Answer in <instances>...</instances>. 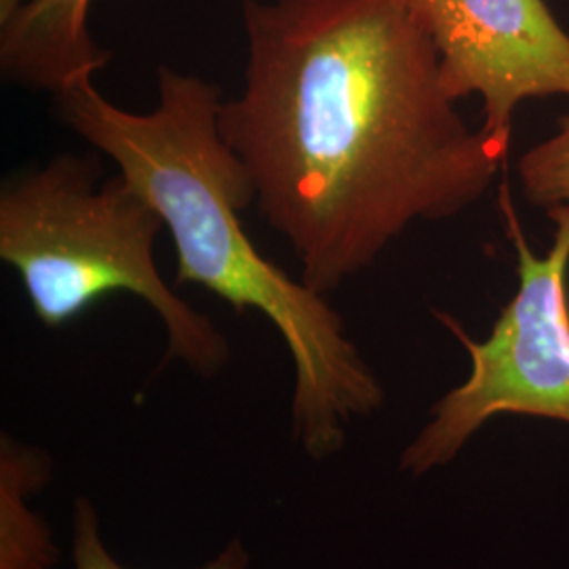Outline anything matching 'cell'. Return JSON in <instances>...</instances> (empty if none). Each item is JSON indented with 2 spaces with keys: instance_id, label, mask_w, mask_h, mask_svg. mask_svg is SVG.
Masks as SVG:
<instances>
[{
  "instance_id": "6da1fadb",
  "label": "cell",
  "mask_w": 569,
  "mask_h": 569,
  "mask_svg": "<svg viewBox=\"0 0 569 569\" xmlns=\"http://www.w3.org/2000/svg\"><path fill=\"white\" fill-rule=\"evenodd\" d=\"M243 91L220 131L256 204L329 293L416 222L488 194L507 161L441 84L407 0H243Z\"/></svg>"
},
{
  "instance_id": "7a4b0ae2",
  "label": "cell",
  "mask_w": 569,
  "mask_h": 569,
  "mask_svg": "<svg viewBox=\"0 0 569 569\" xmlns=\"http://www.w3.org/2000/svg\"><path fill=\"white\" fill-rule=\"evenodd\" d=\"M157 84L159 103L142 114L110 102L89 77L56 96L58 114L159 211L178 253L176 283L204 287L237 315L258 310L281 333L296 371L293 441L326 460L357 418L382 407L385 388L326 296L249 239L243 213L256 188L220 131V89L169 66Z\"/></svg>"
},
{
  "instance_id": "3957f363",
  "label": "cell",
  "mask_w": 569,
  "mask_h": 569,
  "mask_svg": "<svg viewBox=\"0 0 569 569\" xmlns=\"http://www.w3.org/2000/svg\"><path fill=\"white\" fill-rule=\"evenodd\" d=\"M100 178L98 159L60 154L0 190V260L20 274L34 317L60 329L103 298L131 293L161 317L167 359L204 378L220 373L228 340L164 283L154 262L159 211L121 173Z\"/></svg>"
},
{
  "instance_id": "277c9868",
  "label": "cell",
  "mask_w": 569,
  "mask_h": 569,
  "mask_svg": "<svg viewBox=\"0 0 569 569\" xmlns=\"http://www.w3.org/2000/svg\"><path fill=\"white\" fill-rule=\"evenodd\" d=\"M555 239L536 256L505 197L519 287L483 342L437 312L470 357V376L432 407V420L401 456V470L425 475L451 462L468 439L502 413L569 425V207L547 209Z\"/></svg>"
},
{
  "instance_id": "5b68a950",
  "label": "cell",
  "mask_w": 569,
  "mask_h": 569,
  "mask_svg": "<svg viewBox=\"0 0 569 569\" xmlns=\"http://www.w3.org/2000/svg\"><path fill=\"white\" fill-rule=\"evenodd\" d=\"M439 56L453 102L483 100L481 131L509 154L526 100L569 98V34L545 0H407Z\"/></svg>"
},
{
  "instance_id": "8992f818",
  "label": "cell",
  "mask_w": 569,
  "mask_h": 569,
  "mask_svg": "<svg viewBox=\"0 0 569 569\" xmlns=\"http://www.w3.org/2000/svg\"><path fill=\"white\" fill-rule=\"evenodd\" d=\"M91 2L28 0L0 21L4 81L58 96L74 82L96 77L112 56L89 32Z\"/></svg>"
},
{
  "instance_id": "52a82bcc",
  "label": "cell",
  "mask_w": 569,
  "mask_h": 569,
  "mask_svg": "<svg viewBox=\"0 0 569 569\" xmlns=\"http://www.w3.org/2000/svg\"><path fill=\"white\" fill-rule=\"evenodd\" d=\"M2 555L0 569H51L58 559V549L51 533L32 510L28 496L44 488L51 465L37 449L21 448L11 437H2Z\"/></svg>"
},
{
  "instance_id": "ba28073f",
  "label": "cell",
  "mask_w": 569,
  "mask_h": 569,
  "mask_svg": "<svg viewBox=\"0 0 569 569\" xmlns=\"http://www.w3.org/2000/svg\"><path fill=\"white\" fill-rule=\"evenodd\" d=\"M517 173L523 197L538 207H569V114L559 119V129L519 159Z\"/></svg>"
},
{
  "instance_id": "9c48e42d",
  "label": "cell",
  "mask_w": 569,
  "mask_h": 569,
  "mask_svg": "<svg viewBox=\"0 0 569 569\" xmlns=\"http://www.w3.org/2000/svg\"><path fill=\"white\" fill-rule=\"evenodd\" d=\"M72 559L74 569H127L106 549L100 531V517L93 502L79 498L74 502L72 519ZM249 552L239 538H234L213 561L201 569H247Z\"/></svg>"
},
{
  "instance_id": "30bf717a",
  "label": "cell",
  "mask_w": 569,
  "mask_h": 569,
  "mask_svg": "<svg viewBox=\"0 0 569 569\" xmlns=\"http://www.w3.org/2000/svg\"><path fill=\"white\" fill-rule=\"evenodd\" d=\"M28 0H0V21L11 18Z\"/></svg>"
}]
</instances>
